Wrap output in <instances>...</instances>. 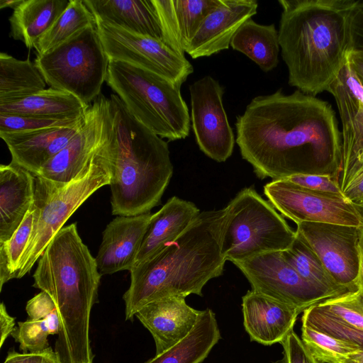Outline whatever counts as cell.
Wrapping results in <instances>:
<instances>
[{
  "instance_id": "obj_40",
  "label": "cell",
  "mask_w": 363,
  "mask_h": 363,
  "mask_svg": "<svg viewBox=\"0 0 363 363\" xmlns=\"http://www.w3.org/2000/svg\"><path fill=\"white\" fill-rule=\"evenodd\" d=\"M4 363H60L57 355L50 347L37 352L18 353L9 351Z\"/></svg>"
},
{
  "instance_id": "obj_14",
  "label": "cell",
  "mask_w": 363,
  "mask_h": 363,
  "mask_svg": "<svg viewBox=\"0 0 363 363\" xmlns=\"http://www.w3.org/2000/svg\"><path fill=\"white\" fill-rule=\"evenodd\" d=\"M233 264L247 278L252 291L292 306L302 312L335 297L303 279L285 259L281 252L265 253Z\"/></svg>"
},
{
  "instance_id": "obj_4",
  "label": "cell",
  "mask_w": 363,
  "mask_h": 363,
  "mask_svg": "<svg viewBox=\"0 0 363 363\" xmlns=\"http://www.w3.org/2000/svg\"><path fill=\"white\" fill-rule=\"evenodd\" d=\"M101 275L76 223L63 227L39 258L33 286L46 292L57 308L60 330L54 351L60 363L94 362L90 315Z\"/></svg>"
},
{
  "instance_id": "obj_2",
  "label": "cell",
  "mask_w": 363,
  "mask_h": 363,
  "mask_svg": "<svg viewBox=\"0 0 363 363\" xmlns=\"http://www.w3.org/2000/svg\"><path fill=\"white\" fill-rule=\"evenodd\" d=\"M279 40L289 84L315 96L328 91L352 50L358 0H279Z\"/></svg>"
},
{
  "instance_id": "obj_45",
  "label": "cell",
  "mask_w": 363,
  "mask_h": 363,
  "mask_svg": "<svg viewBox=\"0 0 363 363\" xmlns=\"http://www.w3.org/2000/svg\"><path fill=\"white\" fill-rule=\"evenodd\" d=\"M23 0H0V9L11 8L16 9Z\"/></svg>"
},
{
  "instance_id": "obj_1",
  "label": "cell",
  "mask_w": 363,
  "mask_h": 363,
  "mask_svg": "<svg viewBox=\"0 0 363 363\" xmlns=\"http://www.w3.org/2000/svg\"><path fill=\"white\" fill-rule=\"evenodd\" d=\"M235 142L260 179L304 173L334 176L342 135L335 112L325 101L281 89L253 98L237 116Z\"/></svg>"
},
{
  "instance_id": "obj_44",
  "label": "cell",
  "mask_w": 363,
  "mask_h": 363,
  "mask_svg": "<svg viewBox=\"0 0 363 363\" xmlns=\"http://www.w3.org/2000/svg\"><path fill=\"white\" fill-rule=\"evenodd\" d=\"M359 254V274L357 279V288L363 291V223L358 228V242Z\"/></svg>"
},
{
  "instance_id": "obj_32",
  "label": "cell",
  "mask_w": 363,
  "mask_h": 363,
  "mask_svg": "<svg viewBox=\"0 0 363 363\" xmlns=\"http://www.w3.org/2000/svg\"><path fill=\"white\" fill-rule=\"evenodd\" d=\"M281 253L301 277L316 288L333 296L351 291L335 281L316 254L297 235L290 248Z\"/></svg>"
},
{
  "instance_id": "obj_22",
  "label": "cell",
  "mask_w": 363,
  "mask_h": 363,
  "mask_svg": "<svg viewBox=\"0 0 363 363\" xmlns=\"http://www.w3.org/2000/svg\"><path fill=\"white\" fill-rule=\"evenodd\" d=\"M244 327L252 341L264 345L281 342L302 311L267 296L248 291L242 296Z\"/></svg>"
},
{
  "instance_id": "obj_24",
  "label": "cell",
  "mask_w": 363,
  "mask_h": 363,
  "mask_svg": "<svg viewBox=\"0 0 363 363\" xmlns=\"http://www.w3.org/2000/svg\"><path fill=\"white\" fill-rule=\"evenodd\" d=\"M220 1L152 0L160 21L163 41L184 55L187 43Z\"/></svg>"
},
{
  "instance_id": "obj_19",
  "label": "cell",
  "mask_w": 363,
  "mask_h": 363,
  "mask_svg": "<svg viewBox=\"0 0 363 363\" xmlns=\"http://www.w3.org/2000/svg\"><path fill=\"white\" fill-rule=\"evenodd\" d=\"M152 215L118 216L106 225L95 258L101 274L132 269Z\"/></svg>"
},
{
  "instance_id": "obj_26",
  "label": "cell",
  "mask_w": 363,
  "mask_h": 363,
  "mask_svg": "<svg viewBox=\"0 0 363 363\" xmlns=\"http://www.w3.org/2000/svg\"><path fill=\"white\" fill-rule=\"evenodd\" d=\"M200 213L194 203L177 196L170 198L152 215L133 267L147 260L176 240Z\"/></svg>"
},
{
  "instance_id": "obj_29",
  "label": "cell",
  "mask_w": 363,
  "mask_h": 363,
  "mask_svg": "<svg viewBox=\"0 0 363 363\" xmlns=\"http://www.w3.org/2000/svg\"><path fill=\"white\" fill-rule=\"evenodd\" d=\"M220 339L215 313L207 308L186 337L145 363H201Z\"/></svg>"
},
{
  "instance_id": "obj_46",
  "label": "cell",
  "mask_w": 363,
  "mask_h": 363,
  "mask_svg": "<svg viewBox=\"0 0 363 363\" xmlns=\"http://www.w3.org/2000/svg\"><path fill=\"white\" fill-rule=\"evenodd\" d=\"M343 363H363V350H361L352 354L349 359Z\"/></svg>"
},
{
  "instance_id": "obj_23",
  "label": "cell",
  "mask_w": 363,
  "mask_h": 363,
  "mask_svg": "<svg viewBox=\"0 0 363 363\" xmlns=\"http://www.w3.org/2000/svg\"><path fill=\"white\" fill-rule=\"evenodd\" d=\"M35 176L12 162L0 165V242H7L31 208Z\"/></svg>"
},
{
  "instance_id": "obj_16",
  "label": "cell",
  "mask_w": 363,
  "mask_h": 363,
  "mask_svg": "<svg viewBox=\"0 0 363 363\" xmlns=\"http://www.w3.org/2000/svg\"><path fill=\"white\" fill-rule=\"evenodd\" d=\"M296 226L297 237L316 254L335 281L351 291L357 290L358 228L310 222Z\"/></svg>"
},
{
  "instance_id": "obj_27",
  "label": "cell",
  "mask_w": 363,
  "mask_h": 363,
  "mask_svg": "<svg viewBox=\"0 0 363 363\" xmlns=\"http://www.w3.org/2000/svg\"><path fill=\"white\" fill-rule=\"evenodd\" d=\"M89 106L70 93L50 87L21 101L0 105V114L74 120L82 117Z\"/></svg>"
},
{
  "instance_id": "obj_21",
  "label": "cell",
  "mask_w": 363,
  "mask_h": 363,
  "mask_svg": "<svg viewBox=\"0 0 363 363\" xmlns=\"http://www.w3.org/2000/svg\"><path fill=\"white\" fill-rule=\"evenodd\" d=\"M200 311L190 307L185 297L169 296L147 303L135 315L152 335L159 354L189 334Z\"/></svg>"
},
{
  "instance_id": "obj_41",
  "label": "cell",
  "mask_w": 363,
  "mask_h": 363,
  "mask_svg": "<svg viewBox=\"0 0 363 363\" xmlns=\"http://www.w3.org/2000/svg\"><path fill=\"white\" fill-rule=\"evenodd\" d=\"M352 50H363V1L358 0L351 18Z\"/></svg>"
},
{
  "instance_id": "obj_15",
  "label": "cell",
  "mask_w": 363,
  "mask_h": 363,
  "mask_svg": "<svg viewBox=\"0 0 363 363\" xmlns=\"http://www.w3.org/2000/svg\"><path fill=\"white\" fill-rule=\"evenodd\" d=\"M191 123L199 149L222 162L232 155L235 138L223 104L224 88L210 75L189 86Z\"/></svg>"
},
{
  "instance_id": "obj_7",
  "label": "cell",
  "mask_w": 363,
  "mask_h": 363,
  "mask_svg": "<svg viewBox=\"0 0 363 363\" xmlns=\"http://www.w3.org/2000/svg\"><path fill=\"white\" fill-rule=\"evenodd\" d=\"M115 155L116 140L89 167L65 185L35 176L33 231L19 262L16 279L30 271L49 242L76 210L99 189L110 184Z\"/></svg>"
},
{
  "instance_id": "obj_39",
  "label": "cell",
  "mask_w": 363,
  "mask_h": 363,
  "mask_svg": "<svg viewBox=\"0 0 363 363\" xmlns=\"http://www.w3.org/2000/svg\"><path fill=\"white\" fill-rule=\"evenodd\" d=\"M281 344L284 349V363H320L294 330Z\"/></svg>"
},
{
  "instance_id": "obj_3",
  "label": "cell",
  "mask_w": 363,
  "mask_h": 363,
  "mask_svg": "<svg viewBox=\"0 0 363 363\" xmlns=\"http://www.w3.org/2000/svg\"><path fill=\"white\" fill-rule=\"evenodd\" d=\"M231 208L202 211L174 240L130 270V284L123 294L125 320L147 303L169 296H203L211 279L220 277L226 259L223 235Z\"/></svg>"
},
{
  "instance_id": "obj_20",
  "label": "cell",
  "mask_w": 363,
  "mask_h": 363,
  "mask_svg": "<svg viewBox=\"0 0 363 363\" xmlns=\"http://www.w3.org/2000/svg\"><path fill=\"white\" fill-rule=\"evenodd\" d=\"M84 120V115L78 121L67 126L26 132L0 133V137L9 148L11 162L34 176H38L41 169L78 133Z\"/></svg>"
},
{
  "instance_id": "obj_18",
  "label": "cell",
  "mask_w": 363,
  "mask_h": 363,
  "mask_svg": "<svg viewBox=\"0 0 363 363\" xmlns=\"http://www.w3.org/2000/svg\"><path fill=\"white\" fill-rule=\"evenodd\" d=\"M257 7L255 0H220L189 41L184 52L198 59L228 49L234 35L257 13Z\"/></svg>"
},
{
  "instance_id": "obj_25",
  "label": "cell",
  "mask_w": 363,
  "mask_h": 363,
  "mask_svg": "<svg viewBox=\"0 0 363 363\" xmlns=\"http://www.w3.org/2000/svg\"><path fill=\"white\" fill-rule=\"evenodd\" d=\"M84 1L96 21L117 26L133 33L163 40L160 21L152 0Z\"/></svg>"
},
{
  "instance_id": "obj_9",
  "label": "cell",
  "mask_w": 363,
  "mask_h": 363,
  "mask_svg": "<svg viewBox=\"0 0 363 363\" xmlns=\"http://www.w3.org/2000/svg\"><path fill=\"white\" fill-rule=\"evenodd\" d=\"M34 64L50 87L70 93L90 105L100 95L109 58L96 26L37 55Z\"/></svg>"
},
{
  "instance_id": "obj_30",
  "label": "cell",
  "mask_w": 363,
  "mask_h": 363,
  "mask_svg": "<svg viewBox=\"0 0 363 363\" xmlns=\"http://www.w3.org/2000/svg\"><path fill=\"white\" fill-rule=\"evenodd\" d=\"M230 47L245 55L265 72L279 64V31L274 24L262 25L249 19L234 35Z\"/></svg>"
},
{
  "instance_id": "obj_11",
  "label": "cell",
  "mask_w": 363,
  "mask_h": 363,
  "mask_svg": "<svg viewBox=\"0 0 363 363\" xmlns=\"http://www.w3.org/2000/svg\"><path fill=\"white\" fill-rule=\"evenodd\" d=\"M115 139L111 100L99 96L86 110L78 133L41 169L38 176L55 184L65 185L89 167Z\"/></svg>"
},
{
  "instance_id": "obj_5",
  "label": "cell",
  "mask_w": 363,
  "mask_h": 363,
  "mask_svg": "<svg viewBox=\"0 0 363 363\" xmlns=\"http://www.w3.org/2000/svg\"><path fill=\"white\" fill-rule=\"evenodd\" d=\"M110 100L116 134L112 214L149 213L160 204L173 174L168 144L135 119L117 95Z\"/></svg>"
},
{
  "instance_id": "obj_12",
  "label": "cell",
  "mask_w": 363,
  "mask_h": 363,
  "mask_svg": "<svg viewBox=\"0 0 363 363\" xmlns=\"http://www.w3.org/2000/svg\"><path fill=\"white\" fill-rule=\"evenodd\" d=\"M96 30L109 60L124 62L153 72L180 88L194 67L161 40L96 21Z\"/></svg>"
},
{
  "instance_id": "obj_6",
  "label": "cell",
  "mask_w": 363,
  "mask_h": 363,
  "mask_svg": "<svg viewBox=\"0 0 363 363\" xmlns=\"http://www.w3.org/2000/svg\"><path fill=\"white\" fill-rule=\"evenodd\" d=\"M106 82L140 123L169 141L186 138L190 114L180 88L139 67L109 60Z\"/></svg>"
},
{
  "instance_id": "obj_38",
  "label": "cell",
  "mask_w": 363,
  "mask_h": 363,
  "mask_svg": "<svg viewBox=\"0 0 363 363\" xmlns=\"http://www.w3.org/2000/svg\"><path fill=\"white\" fill-rule=\"evenodd\" d=\"M285 179L310 190L342 195L336 179L332 174H297L285 178Z\"/></svg>"
},
{
  "instance_id": "obj_43",
  "label": "cell",
  "mask_w": 363,
  "mask_h": 363,
  "mask_svg": "<svg viewBox=\"0 0 363 363\" xmlns=\"http://www.w3.org/2000/svg\"><path fill=\"white\" fill-rule=\"evenodd\" d=\"M347 60L363 87V50H350Z\"/></svg>"
},
{
  "instance_id": "obj_35",
  "label": "cell",
  "mask_w": 363,
  "mask_h": 363,
  "mask_svg": "<svg viewBox=\"0 0 363 363\" xmlns=\"http://www.w3.org/2000/svg\"><path fill=\"white\" fill-rule=\"evenodd\" d=\"M301 340L320 363H343L362 350L359 347L302 326Z\"/></svg>"
},
{
  "instance_id": "obj_13",
  "label": "cell",
  "mask_w": 363,
  "mask_h": 363,
  "mask_svg": "<svg viewBox=\"0 0 363 363\" xmlns=\"http://www.w3.org/2000/svg\"><path fill=\"white\" fill-rule=\"evenodd\" d=\"M264 193L282 216L296 225L310 222L359 228L363 223L362 211L342 195L310 190L285 179L266 184Z\"/></svg>"
},
{
  "instance_id": "obj_17",
  "label": "cell",
  "mask_w": 363,
  "mask_h": 363,
  "mask_svg": "<svg viewBox=\"0 0 363 363\" xmlns=\"http://www.w3.org/2000/svg\"><path fill=\"white\" fill-rule=\"evenodd\" d=\"M302 326L353 344L363 350V291L326 299L303 312Z\"/></svg>"
},
{
  "instance_id": "obj_36",
  "label": "cell",
  "mask_w": 363,
  "mask_h": 363,
  "mask_svg": "<svg viewBox=\"0 0 363 363\" xmlns=\"http://www.w3.org/2000/svg\"><path fill=\"white\" fill-rule=\"evenodd\" d=\"M59 330L60 320L29 318L18 322L11 335L24 352H37L48 347V336L57 335Z\"/></svg>"
},
{
  "instance_id": "obj_37",
  "label": "cell",
  "mask_w": 363,
  "mask_h": 363,
  "mask_svg": "<svg viewBox=\"0 0 363 363\" xmlns=\"http://www.w3.org/2000/svg\"><path fill=\"white\" fill-rule=\"evenodd\" d=\"M82 117L69 120L0 114V133L26 132L67 126L76 123Z\"/></svg>"
},
{
  "instance_id": "obj_8",
  "label": "cell",
  "mask_w": 363,
  "mask_h": 363,
  "mask_svg": "<svg viewBox=\"0 0 363 363\" xmlns=\"http://www.w3.org/2000/svg\"><path fill=\"white\" fill-rule=\"evenodd\" d=\"M228 205L232 213L222 248L226 261L234 263L265 253L283 252L296 240V230L254 188L242 189Z\"/></svg>"
},
{
  "instance_id": "obj_42",
  "label": "cell",
  "mask_w": 363,
  "mask_h": 363,
  "mask_svg": "<svg viewBox=\"0 0 363 363\" xmlns=\"http://www.w3.org/2000/svg\"><path fill=\"white\" fill-rule=\"evenodd\" d=\"M15 319L11 316L3 302L0 305V347L9 335H11L15 327Z\"/></svg>"
},
{
  "instance_id": "obj_10",
  "label": "cell",
  "mask_w": 363,
  "mask_h": 363,
  "mask_svg": "<svg viewBox=\"0 0 363 363\" xmlns=\"http://www.w3.org/2000/svg\"><path fill=\"white\" fill-rule=\"evenodd\" d=\"M342 123V150L335 179L342 196L363 213V87L347 62L328 91Z\"/></svg>"
},
{
  "instance_id": "obj_31",
  "label": "cell",
  "mask_w": 363,
  "mask_h": 363,
  "mask_svg": "<svg viewBox=\"0 0 363 363\" xmlns=\"http://www.w3.org/2000/svg\"><path fill=\"white\" fill-rule=\"evenodd\" d=\"M46 82L29 57L0 53V105L12 104L45 89Z\"/></svg>"
},
{
  "instance_id": "obj_33",
  "label": "cell",
  "mask_w": 363,
  "mask_h": 363,
  "mask_svg": "<svg viewBox=\"0 0 363 363\" xmlns=\"http://www.w3.org/2000/svg\"><path fill=\"white\" fill-rule=\"evenodd\" d=\"M92 26H96V20L84 0H70L65 11L35 43L37 55L45 54L79 31Z\"/></svg>"
},
{
  "instance_id": "obj_28",
  "label": "cell",
  "mask_w": 363,
  "mask_h": 363,
  "mask_svg": "<svg viewBox=\"0 0 363 363\" xmlns=\"http://www.w3.org/2000/svg\"><path fill=\"white\" fill-rule=\"evenodd\" d=\"M70 0H23L9 17V36L34 48L65 11Z\"/></svg>"
},
{
  "instance_id": "obj_34",
  "label": "cell",
  "mask_w": 363,
  "mask_h": 363,
  "mask_svg": "<svg viewBox=\"0 0 363 363\" xmlns=\"http://www.w3.org/2000/svg\"><path fill=\"white\" fill-rule=\"evenodd\" d=\"M35 211L33 203L10 240L0 242V291L4 284L16 278L19 262L33 235Z\"/></svg>"
}]
</instances>
